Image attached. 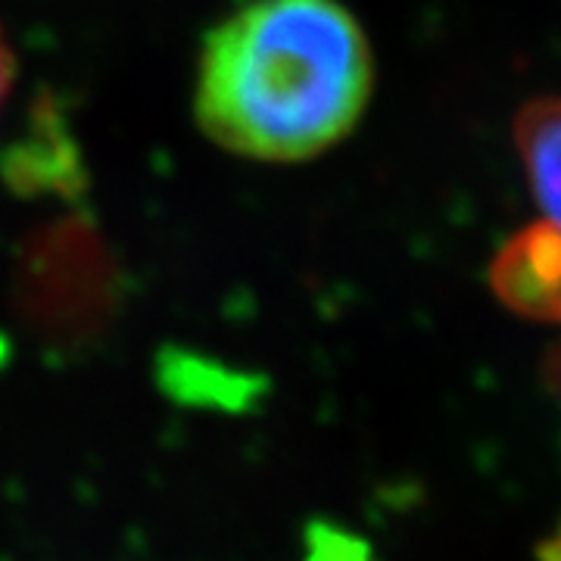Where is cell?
Masks as SVG:
<instances>
[{
  "label": "cell",
  "instance_id": "cell-1",
  "mask_svg": "<svg viewBox=\"0 0 561 561\" xmlns=\"http://www.w3.org/2000/svg\"><path fill=\"white\" fill-rule=\"evenodd\" d=\"M375 60L337 0H253L206 38L197 122L250 160L319 157L362 119Z\"/></svg>",
  "mask_w": 561,
  "mask_h": 561
},
{
  "label": "cell",
  "instance_id": "cell-2",
  "mask_svg": "<svg viewBox=\"0 0 561 561\" xmlns=\"http://www.w3.org/2000/svg\"><path fill=\"white\" fill-rule=\"evenodd\" d=\"M490 284L512 312L561 324V234L552 225H534L515 234L490 265Z\"/></svg>",
  "mask_w": 561,
  "mask_h": 561
},
{
  "label": "cell",
  "instance_id": "cell-3",
  "mask_svg": "<svg viewBox=\"0 0 561 561\" xmlns=\"http://www.w3.org/2000/svg\"><path fill=\"white\" fill-rule=\"evenodd\" d=\"M515 147L542 221L561 234V98L524 106L515 119Z\"/></svg>",
  "mask_w": 561,
  "mask_h": 561
},
{
  "label": "cell",
  "instance_id": "cell-4",
  "mask_svg": "<svg viewBox=\"0 0 561 561\" xmlns=\"http://www.w3.org/2000/svg\"><path fill=\"white\" fill-rule=\"evenodd\" d=\"M10 79H13V62H10V50H7V44L0 41V103H3V98H7Z\"/></svg>",
  "mask_w": 561,
  "mask_h": 561
},
{
  "label": "cell",
  "instance_id": "cell-5",
  "mask_svg": "<svg viewBox=\"0 0 561 561\" xmlns=\"http://www.w3.org/2000/svg\"><path fill=\"white\" fill-rule=\"evenodd\" d=\"M549 378H552L556 390L561 393V346H556V353H552V359H549Z\"/></svg>",
  "mask_w": 561,
  "mask_h": 561
}]
</instances>
